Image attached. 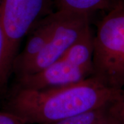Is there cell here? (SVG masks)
I'll return each mask as SVG.
<instances>
[{
    "label": "cell",
    "mask_w": 124,
    "mask_h": 124,
    "mask_svg": "<svg viewBox=\"0 0 124 124\" xmlns=\"http://www.w3.org/2000/svg\"><path fill=\"white\" fill-rule=\"evenodd\" d=\"M52 0H0L4 50L0 66V94L10 75L21 43L41 19L50 13Z\"/></svg>",
    "instance_id": "3957f363"
},
{
    "label": "cell",
    "mask_w": 124,
    "mask_h": 124,
    "mask_svg": "<svg viewBox=\"0 0 124 124\" xmlns=\"http://www.w3.org/2000/svg\"><path fill=\"white\" fill-rule=\"evenodd\" d=\"M93 74L106 86L124 88V0L106 12L93 36Z\"/></svg>",
    "instance_id": "7a4b0ae2"
},
{
    "label": "cell",
    "mask_w": 124,
    "mask_h": 124,
    "mask_svg": "<svg viewBox=\"0 0 124 124\" xmlns=\"http://www.w3.org/2000/svg\"><path fill=\"white\" fill-rule=\"evenodd\" d=\"M93 74L92 68L77 66L61 57L41 70L16 78L15 87L31 90L63 87L78 83Z\"/></svg>",
    "instance_id": "5b68a950"
},
{
    "label": "cell",
    "mask_w": 124,
    "mask_h": 124,
    "mask_svg": "<svg viewBox=\"0 0 124 124\" xmlns=\"http://www.w3.org/2000/svg\"><path fill=\"white\" fill-rule=\"evenodd\" d=\"M3 50H4V36H3L2 28H1V22H0V66L1 63L2 55H3Z\"/></svg>",
    "instance_id": "7c38bea8"
},
{
    "label": "cell",
    "mask_w": 124,
    "mask_h": 124,
    "mask_svg": "<svg viewBox=\"0 0 124 124\" xmlns=\"http://www.w3.org/2000/svg\"><path fill=\"white\" fill-rule=\"evenodd\" d=\"M118 99L66 119L49 124H124L120 116Z\"/></svg>",
    "instance_id": "52a82bcc"
},
{
    "label": "cell",
    "mask_w": 124,
    "mask_h": 124,
    "mask_svg": "<svg viewBox=\"0 0 124 124\" xmlns=\"http://www.w3.org/2000/svg\"><path fill=\"white\" fill-rule=\"evenodd\" d=\"M118 106L119 110L120 116L124 124V88L121 90L120 97L118 99Z\"/></svg>",
    "instance_id": "8fae6325"
},
{
    "label": "cell",
    "mask_w": 124,
    "mask_h": 124,
    "mask_svg": "<svg viewBox=\"0 0 124 124\" xmlns=\"http://www.w3.org/2000/svg\"><path fill=\"white\" fill-rule=\"evenodd\" d=\"M57 10H64L92 15L98 11L107 12L119 0H52Z\"/></svg>",
    "instance_id": "9c48e42d"
},
{
    "label": "cell",
    "mask_w": 124,
    "mask_h": 124,
    "mask_svg": "<svg viewBox=\"0 0 124 124\" xmlns=\"http://www.w3.org/2000/svg\"><path fill=\"white\" fill-rule=\"evenodd\" d=\"M57 10V23L48 42L35 57L14 72L16 78L35 73L57 62L90 28V15Z\"/></svg>",
    "instance_id": "277c9868"
},
{
    "label": "cell",
    "mask_w": 124,
    "mask_h": 124,
    "mask_svg": "<svg viewBox=\"0 0 124 124\" xmlns=\"http://www.w3.org/2000/svg\"><path fill=\"white\" fill-rule=\"evenodd\" d=\"M93 36L94 34L90 28L62 57L77 66L93 70Z\"/></svg>",
    "instance_id": "ba28073f"
},
{
    "label": "cell",
    "mask_w": 124,
    "mask_h": 124,
    "mask_svg": "<svg viewBox=\"0 0 124 124\" xmlns=\"http://www.w3.org/2000/svg\"><path fill=\"white\" fill-rule=\"evenodd\" d=\"M121 90L110 88L94 77L53 88L31 90L15 87L3 110L25 124H49L115 101Z\"/></svg>",
    "instance_id": "6da1fadb"
},
{
    "label": "cell",
    "mask_w": 124,
    "mask_h": 124,
    "mask_svg": "<svg viewBox=\"0 0 124 124\" xmlns=\"http://www.w3.org/2000/svg\"><path fill=\"white\" fill-rule=\"evenodd\" d=\"M0 124H25L16 116L4 110H0Z\"/></svg>",
    "instance_id": "30bf717a"
},
{
    "label": "cell",
    "mask_w": 124,
    "mask_h": 124,
    "mask_svg": "<svg viewBox=\"0 0 124 124\" xmlns=\"http://www.w3.org/2000/svg\"><path fill=\"white\" fill-rule=\"evenodd\" d=\"M59 17V11L52 12L41 19L32 28L24 48L19 53L14 61L12 74L24 66L47 44L53 33Z\"/></svg>",
    "instance_id": "8992f818"
}]
</instances>
